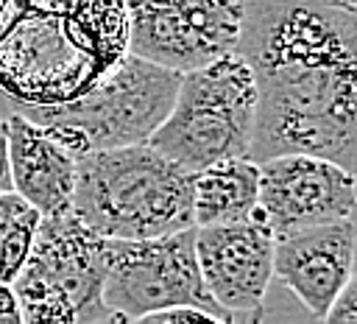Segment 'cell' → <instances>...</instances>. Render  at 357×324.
<instances>
[{"mask_svg":"<svg viewBox=\"0 0 357 324\" xmlns=\"http://www.w3.org/2000/svg\"><path fill=\"white\" fill-rule=\"evenodd\" d=\"M259 162L251 156L218 159L192 173V223H234L257 212Z\"/></svg>","mask_w":357,"mask_h":324,"instance_id":"7c38bea8","label":"cell"},{"mask_svg":"<svg viewBox=\"0 0 357 324\" xmlns=\"http://www.w3.org/2000/svg\"><path fill=\"white\" fill-rule=\"evenodd\" d=\"M0 126H3V112H0Z\"/></svg>","mask_w":357,"mask_h":324,"instance_id":"d6986e66","label":"cell"},{"mask_svg":"<svg viewBox=\"0 0 357 324\" xmlns=\"http://www.w3.org/2000/svg\"><path fill=\"white\" fill-rule=\"evenodd\" d=\"M195 260L204 288L231 318H262L265 293L273 279V232L259 215L234 223L195 226Z\"/></svg>","mask_w":357,"mask_h":324,"instance_id":"ba28073f","label":"cell"},{"mask_svg":"<svg viewBox=\"0 0 357 324\" xmlns=\"http://www.w3.org/2000/svg\"><path fill=\"white\" fill-rule=\"evenodd\" d=\"M103 246L106 237L81 223L70 209L39 215L31 251L11 282L20 321H112L100 299Z\"/></svg>","mask_w":357,"mask_h":324,"instance_id":"5b68a950","label":"cell"},{"mask_svg":"<svg viewBox=\"0 0 357 324\" xmlns=\"http://www.w3.org/2000/svg\"><path fill=\"white\" fill-rule=\"evenodd\" d=\"M254 117V75L231 50L178 75L173 103L148 145L187 170H201L218 159L248 156Z\"/></svg>","mask_w":357,"mask_h":324,"instance_id":"277c9868","label":"cell"},{"mask_svg":"<svg viewBox=\"0 0 357 324\" xmlns=\"http://www.w3.org/2000/svg\"><path fill=\"white\" fill-rule=\"evenodd\" d=\"M354 170L315 154H276L259 162L257 207L273 237L354 215Z\"/></svg>","mask_w":357,"mask_h":324,"instance_id":"9c48e42d","label":"cell"},{"mask_svg":"<svg viewBox=\"0 0 357 324\" xmlns=\"http://www.w3.org/2000/svg\"><path fill=\"white\" fill-rule=\"evenodd\" d=\"M25 207H31L25 198H20L14 190H8V193H0V232L25 209Z\"/></svg>","mask_w":357,"mask_h":324,"instance_id":"2e32d148","label":"cell"},{"mask_svg":"<svg viewBox=\"0 0 357 324\" xmlns=\"http://www.w3.org/2000/svg\"><path fill=\"white\" fill-rule=\"evenodd\" d=\"M234 53L257 117L248 156L315 154L357 168V14L332 0H243Z\"/></svg>","mask_w":357,"mask_h":324,"instance_id":"6da1fadb","label":"cell"},{"mask_svg":"<svg viewBox=\"0 0 357 324\" xmlns=\"http://www.w3.org/2000/svg\"><path fill=\"white\" fill-rule=\"evenodd\" d=\"M39 223V212L33 207H25L3 232H0V282L11 285L14 277L20 274L31 243H33V232Z\"/></svg>","mask_w":357,"mask_h":324,"instance_id":"4fadbf2b","label":"cell"},{"mask_svg":"<svg viewBox=\"0 0 357 324\" xmlns=\"http://www.w3.org/2000/svg\"><path fill=\"white\" fill-rule=\"evenodd\" d=\"M11 187V168H8V151H6V134L0 126V193H8Z\"/></svg>","mask_w":357,"mask_h":324,"instance_id":"e0dca14e","label":"cell"},{"mask_svg":"<svg viewBox=\"0 0 357 324\" xmlns=\"http://www.w3.org/2000/svg\"><path fill=\"white\" fill-rule=\"evenodd\" d=\"M332 3H340V6H346V8H354V11H357V0H332Z\"/></svg>","mask_w":357,"mask_h":324,"instance_id":"ac0fdd59","label":"cell"},{"mask_svg":"<svg viewBox=\"0 0 357 324\" xmlns=\"http://www.w3.org/2000/svg\"><path fill=\"white\" fill-rule=\"evenodd\" d=\"M142 321H218V318L195 304H170L156 313H148Z\"/></svg>","mask_w":357,"mask_h":324,"instance_id":"9a60e30c","label":"cell"},{"mask_svg":"<svg viewBox=\"0 0 357 324\" xmlns=\"http://www.w3.org/2000/svg\"><path fill=\"white\" fill-rule=\"evenodd\" d=\"M192 173L148 142L75 156L70 212L103 237H159L192 223Z\"/></svg>","mask_w":357,"mask_h":324,"instance_id":"7a4b0ae2","label":"cell"},{"mask_svg":"<svg viewBox=\"0 0 357 324\" xmlns=\"http://www.w3.org/2000/svg\"><path fill=\"white\" fill-rule=\"evenodd\" d=\"M178 75L181 73L126 50L86 89L67 101L14 103L0 95V106L31 117L78 156L86 151L148 142L173 103Z\"/></svg>","mask_w":357,"mask_h":324,"instance_id":"3957f363","label":"cell"},{"mask_svg":"<svg viewBox=\"0 0 357 324\" xmlns=\"http://www.w3.org/2000/svg\"><path fill=\"white\" fill-rule=\"evenodd\" d=\"M324 321L326 324H357V285H354V277L340 288V293L329 304Z\"/></svg>","mask_w":357,"mask_h":324,"instance_id":"5bb4252c","label":"cell"},{"mask_svg":"<svg viewBox=\"0 0 357 324\" xmlns=\"http://www.w3.org/2000/svg\"><path fill=\"white\" fill-rule=\"evenodd\" d=\"M3 134L11 168V187L39 215L70 209L75 187V154L50 137L31 117L6 109Z\"/></svg>","mask_w":357,"mask_h":324,"instance_id":"8fae6325","label":"cell"},{"mask_svg":"<svg viewBox=\"0 0 357 324\" xmlns=\"http://www.w3.org/2000/svg\"><path fill=\"white\" fill-rule=\"evenodd\" d=\"M126 50L184 73L231 53L243 0H123Z\"/></svg>","mask_w":357,"mask_h":324,"instance_id":"52a82bcc","label":"cell"},{"mask_svg":"<svg viewBox=\"0 0 357 324\" xmlns=\"http://www.w3.org/2000/svg\"><path fill=\"white\" fill-rule=\"evenodd\" d=\"M354 215H349L273 237V277L318 321L354 277Z\"/></svg>","mask_w":357,"mask_h":324,"instance_id":"30bf717a","label":"cell"},{"mask_svg":"<svg viewBox=\"0 0 357 324\" xmlns=\"http://www.w3.org/2000/svg\"><path fill=\"white\" fill-rule=\"evenodd\" d=\"M190 229L159 237H106L100 299L112 321H142L170 304H195L218 321H231L204 288Z\"/></svg>","mask_w":357,"mask_h":324,"instance_id":"8992f818","label":"cell"}]
</instances>
